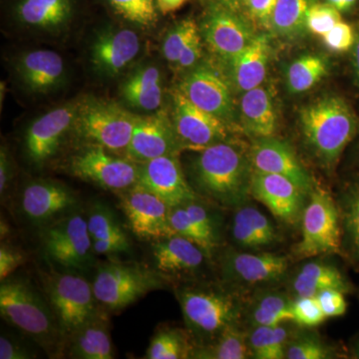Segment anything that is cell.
I'll use <instances>...</instances> for the list:
<instances>
[{
    "instance_id": "cell-40",
    "label": "cell",
    "mask_w": 359,
    "mask_h": 359,
    "mask_svg": "<svg viewBox=\"0 0 359 359\" xmlns=\"http://www.w3.org/2000/svg\"><path fill=\"white\" fill-rule=\"evenodd\" d=\"M123 20L149 27L157 22V6L154 0H106Z\"/></svg>"
},
{
    "instance_id": "cell-41",
    "label": "cell",
    "mask_w": 359,
    "mask_h": 359,
    "mask_svg": "<svg viewBox=\"0 0 359 359\" xmlns=\"http://www.w3.org/2000/svg\"><path fill=\"white\" fill-rule=\"evenodd\" d=\"M87 224L92 241L107 240L126 235L114 214L101 204L92 208L87 218Z\"/></svg>"
},
{
    "instance_id": "cell-15",
    "label": "cell",
    "mask_w": 359,
    "mask_h": 359,
    "mask_svg": "<svg viewBox=\"0 0 359 359\" xmlns=\"http://www.w3.org/2000/svg\"><path fill=\"white\" fill-rule=\"evenodd\" d=\"M249 152L252 169L285 177L309 197L313 192L316 184L287 142L275 136L255 139Z\"/></svg>"
},
{
    "instance_id": "cell-27",
    "label": "cell",
    "mask_w": 359,
    "mask_h": 359,
    "mask_svg": "<svg viewBox=\"0 0 359 359\" xmlns=\"http://www.w3.org/2000/svg\"><path fill=\"white\" fill-rule=\"evenodd\" d=\"M247 204V203H245ZM238 207L231 222V237L241 249L263 250L278 241L275 224L257 208L250 205Z\"/></svg>"
},
{
    "instance_id": "cell-14",
    "label": "cell",
    "mask_w": 359,
    "mask_h": 359,
    "mask_svg": "<svg viewBox=\"0 0 359 359\" xmlns=\"http://www.w3.org/2000/svg\"><path fill=\"white\" fill-rule=\"evenodd\" d=\"M44 248L55 263L68 269H83L93 252L87 219L73 214L52 224L45 233Z\"/></svg>"
},
{
    "instance_id": "cell-19",
    "label": "cell",
    "mask_w": 359,
    "mask_h": 359,
    "mask_svg": "<svg viewBox=\"0 0 359 359\" xmlns=\"http://www.w3.org/2000/svg\"><path fill=\"white\" fill-rule=\"evenodd\" d=\"M182 147L173 123L165 113L137 116L136 124L126 154L135 163L148 162L166 155H176Z\"/></svg>"
},
{
    "instance_id": "cell-20",
    "label": "cell",
    "mask_w": 359,
    "mask_h": 359,
    "mask_svg": "<svg viewBox=\"0 0 359 359\" xmlns=\"http://www.w3.org/2000/svg\"><path fill=\"white\" fill-rule=\"evenodd\" d=\"M140 50V39L133 30L110 28L96 35L90 48V60L97 73L115 77L133 62Z\"/></svg>"
},
{
    "instance_id": "cell-33",
    "label": "cell",
    "mask_w": 359,
    "mask_h": 359,
    "mask_svg": "<svg viewBox=\"0 0 359 359\" xmlns=\"http://www.w3.org/2000/svg\"><path fill=\"white\" fill-rule=\"evenodd\" d=\"M311 0H278L269 30L278 39L292 41L304 36Z\"/></svg>"
},
{
    "instance_id": "cell-38",
    "label": "cell",
    "mask_w": 359,
    "mask_h": 359,
    "mask_svg": "<svg viewBox=\"0 0 359 359\" xmlns=\"http://www.w3.org/2000/svg\"><path fill=\"white\" fill-rule=\"evenodd\" d=\"M185 335L178 330H163L151 340L146 358L149 359H183L192 355Z\"/></svg>"
},
{
    "instance_id": "cell-57",
    "label": "cell",
    "mask_w": 359,
    "mask_h": 359,
    "mask_svg": "<svg viewBox=\"0 0 359 359\" xmlns=\"http://www.w3.org/2000/svg\"><path fill=\"white\" fill-rule=\"evenodd\" d=\"M351 358L359 359V334L354 337L351 346Z\"/></svg>"
},
{
    "instance_id": "cell-3",
    "label": "cell",
    "mask_w": 359,
    "mask_h": 359,
    "mask_svg": "<svg viewBox=\"0 0 359 359\" xmlns=\"http://www.w3.org/2000/svg\"><path fill=\"white\" fill-rule=\"evenodd\" d=\"M178 299L187 327L205 344L240 325L244 314L242 301L226 290L188 287L180 290Z\"/></svg>"
},
{
    "instance_id": "cell-34",
    "label": "cell",
    "mask_w": 359,
    "mask_h": 359,
    "mask_svg": "<svg viewBox=\"0 0 359 359\" xmlns=\"http://www.w3.org/2000/svg\"><path fill=\"white\" fill-rule=\"evenodd\" d=\"M72 337L71 354L80 359H112L115 358L112 340L107 327L97 318L90 320Z\"/></svg>"
},
{
    "instance_id": "cell-53",
    "label": "cell",
    "mask_w": 359,
    "mask_h": 359,
    "mask_svg": "<svg viewBox=\"0 0 359 359\" xmlns=\"http://www.w3.org/2000/svg\"><path fill=\"white\" fill-rule=\"evenodd\" d=\"M92 244H93V252L98 255L122 254L130 249V243L127 235L107 238V240L92 241Z\"/></svg>"
},
{
    "instance_id": "cell-60",
    "label": "cell",
    "mask_w": 359,
    "mask_h": 359,
    "mask_svg": "<svg viewBox=\"0 0 359 359\" xmlns=\"http://www.w3.org/2000/svg\"><path fill=\"white\" fill-rule=\"evenodd\" d=\"M356 0H344V11H348L355 4Z\"/></svg>"
},
{
    "instance_id": "cell-4",
    "label": "cell",
    "mask_w": 359,
    "mask_h": 359,
    "mask_svg": "<svg viewBox=\"0 0 359 359\" xmlns=\"http://www.w3.org/2000/svg\"><path fill=\"white\" fill-rule=\"evenodd\" d=\"M0 313L7 323L47 349L53 348L61 332L57 318L34 290L20 280H2Z\"/></svg>"
},
{
    "instance_id": "cell-42",
    "label": "cell",
    "mask_w": 359,
    "mask_h": 359,
    "mask_svg": "<svg viewBox=\"0 0 359 359\" xmlns=\"http://www.w3.org/2000/svg\"><path fill=\"white\" fill-rule=\"evenodd\" d=\"M170 224L176 235L189 238L192 242L200 245L205 250L207 256H210L212 250L208 243L207 238L203 235L202 231L198 228L194 219L191 218L189 212H187L185 205H178V207L171 208L170 209Z\"/></svg>"
},
{
    "instance_id": "cell-43",
    "label": "cell",
    "mask_w": 359,
    "mask_h": 359,
    "mask_svg": "<svg viewBox=\"0 0 359 359\" xmlns=\"http://www.w3.org/2000/svg\"><path fill=\"white\" fill-rule=\"evenodd\" d=\"M341 20L339 9L330 4H311L306 15V29L323 37Z\"/></svg>"
},
{
    "instance_id": "cell-16",
    "label": "cell",
    "mask_w": 359,
    "mask_h": 359,
    "mask_svg": "<svg viewBox=\"0 0 359 359\" xmlns=\"http://www.w3.org/2000/svg\"><path fill=\"white\" fill-rule=\"evenodd\" d=\"M122 208L137 237L159 241L176 235L170 224V209L155 194L135 185L123 197Z\"/></svg>"
},
{
    "instance_id": "cell-18",
    "label": "cell",
    "mask_w": 359,
    "mask_h": 359,
    "mask_svg": "<svg viewBox=\"0 0 359 359\" xmlns=\"http://www.w3.org/2000/svg\"><path fill=\"white\" fill-rule=\"evenodd\" d=\"M136 185L150 191L170 208L197 200V194L189 185L176 155H166L143 163Z\"/></svg>"
},
{
    "instance_id": "cell-46",
    "label": "cell",
    "mask_w": 359,
    "mask_h": 359,
    "mask_svg": "<svg viewBox=\"0 0 359 359\" xmlns=\"http://www.w3.org/2000/svg\"><path fill=\"white\" fill-rule=\"evenodd\" d=\"M323 43L328 49L335 52L349 50L355 42L353 27L344 21H339L337 25L323 36Z\"/></svg>"
},
{
    "instance_id": "cell-47",
    "label": "cell",
    "mask_w": 359,
    "mask_h": 359,
    "mask_svg": "<svg viewBox=\"0 0 359 359\" xmlns=\"http://www.w3.org/2000/svg\"><path fill=\"white\" fill-rule=\"evenodd\" d=\"M278 0H244L243 13L254 25L269 30Z\"/></svg>"
},
{
    "instance_id": "cell-5",
    "label": "cell",
    "mask_w": 359,
    "mask_h": 359,
    "mask_svg": "<svg viewBox=\"0 0 359 359\" xmlns=\"http://www.w3.org/2000/svg\"><path fill=\"white\" fill-rule=\"evenodd\" d=\"M297 259L341 255V218L337 201L321 187H314L302 217V240L295 245Z\"/></svg>"
},
{
    "instance_id": "cell-24",
    "label": "cell",
    "mask_w": 359,
    "mask_h": 359,
    "mask_svg": "<svg viewBox=\"0 0 359 359\" xmlns=\"http://www.w3.org/2000/svg\"><path fill=\"white\" fill-rule=\"evenodd\" d=\"M76 0H15L13 15L21 25L39 32H59L74 15Z\"/></svg>"
},
{
    "instance_id": "cell-29",
    "label": "cell",
    "mask_w": 359,
    "mask_h": 359,
    "mask_svg": "<svg viewBox=\"0 0 359 359\" xmlns=\"http://www.w3.org/2000/svg\"><path fill=\"white\" fill-rule=\"evenodd\" d=\"M157 269L167 273H190L202 266L207 256L205 250L182 236L157 241L153 247Z\"/></svg>"
},
{
    "instance_id": "cell-22",
    "label": "cell",
    "mask_w": 359,
    "mask_h": 359,
    "mask_svg": "<svg viewBox=\"0 0 359 359\" xmlns=\"http://www.w3.org/2000/svg\"><path fill=\"white\" fill-rule=\"evenodd\" d=\"M76 204V197L68 187L46 180L28 184L21 197V209L35 224L46 223Z\"/></svg>"
},
{
    "instance_id": "cell-45",
    "label": "cell",
    "mask_w": 359,
    "mask_h": 359,
    "mask_svg": "<svg viewBox=\"0 0 359 359\" xmlns=\"http://www.w3.org/2000/svg\"><path fill=\"white\" fill-rule=\"evenodd\" d=\"M184 205L191 218L194 219L203 235L207 238L211 249L214 250L215 248L218 245V231H217L216 224L210 212L204 205L199 204L197 200L187 203Z\"/></svg>"
},
{
    "instance_id": "cell-8",
    "label": "cell",
    "mask_w": 359,
    "mask_h": 359,
    "mask_svg": "<svg viewBox=\"0 0 359 359\" xmlns=\"http://www.w3.org/2000/svg\"><path fill=\"white\" fill-rule=\"evenodd\" d=\"M252 25L242 11L210 4L200 32L209 50L224 65H230L256 37Z\"/></svg>"
},
{
    "instance_id": "cell-6",
    "label": "cell",
    "mask_w": 359,
    "mask_h": 359,
    "mask_svg": "<svg viewBox=\"0 0 359 359\" xmlns=\"http://www.w3.org/2000/svg\"><path fill=\"white\" fill-rule=\"evenodd\" d=\"M136 120V115L117 104L91 97L78 102L73 128L92 145L102 146L110 152H126Z\"/></svg>"
},
{
    "instance_id": "cell-37",
    "label": "cell",
    "mask_w": 359,
    "mask_h": 359,
    "mask_svg": "<svg viewBox=\"0 0 359 359\" xmlns=\"http://www.w3.org/2000/svg\"><path fill=\"white\" fill-rule=\"evenodd\" d=\"M344 355L337 347L323 341L313 332H295L285 351L287 359H328Z\"/></svg>"
},
{
    "instance_id": "cell-10",
    "label": "cell",
    "mask_w": 359,
    "mask_h": 359,
    "mask_svg": "<svg viewBox=\"0 0 359 359\" xmlns=\"http://www.w3.org/2000/svg\"><path fill=\"white\" fill-rule=\"evenodd\" d=\"M289 259L273 252L226 250L221 257V275L226 283L238 289H264L285 280Z\"/></svg>"
},
{
    "instance_id": "cell-35",
    "label": "cell",
    "mask_w": 359,
    "mask_h": 359,
    "mask_svg": "<svg viewBox=\"0 0 359 359\" xmlns=\"http://www.w3.org/2000/svg\"><path fill=\"white\" fill-rule=\"evenodd\" d=\"M249 330L240 325L229 327L209 344L192 351V358L203 359L252 358L249 346Z\"/></svg>"
},
{
    "instance_id": "cell-9",
    "label": "cell",
    "mask_w": 359,
    "mask_h": 359,
    "mask_svg": "<svg viewBox=\"0 0 359 359\" xmlns=\"http://www.w3.org/2000/svg\"><path fill=\"white\" fill-rule=\"evenodd\" d=\"M47 295L62 334L71 337L97 316L93 287L81 276H53L47 283Z\"/></svg>"
},
{
    "instance_id": "cell-12",
    "label": "cell",
    "mask_w": 359,
    "mask_h": 359,
    "mask_svg": "<svg viewBox=\"0 0 359 359\" xmlns=\"http://www.w3.org/2000/svg\"><path fill=\"white\" fill-rule=\"evenodd\" d=\"M109 152L102 146H90L72 158L71 173L107 190L121 191L136 185L140 166L129 158L123 159Z\"/></svg>"
},
{
    "instance_id": "cell-23",
    "label": "cell",
    "mask_w": 359,
    "mask_h": 359,
    "mask_svg": "<svg viewBox=\"0 0 359 359\" xmlns=\"http://www.w3.org/2000/svg\"><path fill=\"white\" fill-rule=\"evenodd\" d=\"M327 290H339L346 294H353L354 290L346 273L330 262H306L294 271L290 280V292L294 299L316 297Z\"/></svg>"
},
{
    "instance_id": "cell-48",
    "label": "cell",
    "mask_w": 359,
    "mask_h": 359,
    "mask_svg": "<svg viewBox=\"0 0 359 359\" xmlns=\"http://www.w3.org/2000/svg\"><path fill=\"white\" fill-rule=\"evenodd\" d=\"M327 318H340L347 311L346 294L339 290H327L316 295Z\"/></svg>"
},
{
    "instance_id": "cell-51",
    "label": "cell",
    "mask_w": 359,
    "mask_h": 359,
    "mask_svg": "<svg viewBox=\"0 0 359 359\" xmlns=\"http://www.w3.org/2000/svg\"><path fill=\"white\" fill-rule=\"evenodd\" d=\"M25 262V257L20 250L1 245L0 248V278L6 280L7 276L13 273Z\"/></svg>"
},
{
    "instance_id": "cell-59",
    "label": "cell",
    "mask_w": 359,
    "mask_h": 359,
    "mask_svg": "<svg viewBox=\"0 0 359 359\" xmlns=\"http://www.w3.org/2000/svg\"><path fill=\"white\" fill-rule=\"evenodd\" d=\"M327 4L339 9V11H344V0H327Z\"/></svg>"
},
{
    "instance_id": "cell-7",
    "label": "cell",
    "mask_w": 359,
    "mask_h": 359,
    "mask_svg": "<svg viewBox=\"0 0 359 359\" xmlns=\"http://www.w3.org/2000/svg\"><path fill=\"white\" fill-rule=\"evenodd\" d=\"M162 282L154 271L139 264L109 263L99 266L93 280L97 302L110 311H120L134 304Z\"/></svg>"
},
{
    "instance_id": "cell-26",
    "label": "cell",
    "mask_w": 359,
    "mask_h": 359,
    "mask_svg": "<svg viewBox=\"0 0 359 359\" xmlns=\"http://www.w3.org/2000/svg\"><path fill=\"white\" fill-rule=\"evenodd\" d=\"M16 68L23 83L35 93H46L55 89L62 83L65 76L62 57L51 50L23 54Z\"/></svg>"
},
{
    "instance_id": "cell-30",
    "label": "cell",
    "mask_w": 359,
    "mask_h": 359,
    "mask_svg": "<svg viewBox=\"0 0 359 359\" xmlns=\"http://www.w3.org/2000/svg\"><path fill=\"white\" fill-rule=\"evenodd\" d=\"M294 297L271 287L259 289L247 306L244 314L249 327H276L285 323H294Z\"/></svg>"
},
{
    "instance_id": "cell-58",
    "label": "cell",
    "mask_w": 359,
    "mask_h": 359,
    "mask_svg": "<svg viewBox=\"0 0 359 359\" xmlns=\"http://www.w3.org/2000/svg\"><path fill=\"white\" fill-rule=\"evenodd\" d=\"M353 62L356 77H358L359 81V39L356 42L355 47H354Z\"/></svg>"
},
{
    "instance_id": "cell-25",
    "label": "cell",
    "mask_w": 359,
    "mask_h": 359,
    "mask_svg": "<svg viewBox=\"0 0 359 359\" xmlns=\"http://www.w3.org/2000/svg\"><path fill=\"white\" fill-rule=\"evenodd\" d=\"M271 54L269 35L257 34L252 42L231 61L230 83L238 93H245L263 85Z\"/></svg>"
},
{
    "instance_id": "cell-28",
    "label": "cell",
    "mask_w": 359,
    "mask_h": 359,
    "mask_svg": "<svg viewBox=\"0 0 359 359\" xmlns=\"http://www.w3.org/2000/svg\"><path fill=\"white\" fill-rule=\"evenodd\" d=\"M240 121L243 129L255 139L275 136L278 116L268 87L261 85L242 94Z\"/></svg>"
},
{
    "instance_id": "cell-11",
    "label": "cell",
    "mask_w": 359,
    "mask_h": 359,
    "mask_svg": "<svg viewBox=\"0 0 359 359\" xmlns=\"http://www.w3.org/2000/svg\"><path fill=\"white\" fill-rule=\"evenodd\" d=\"M180 91L201 109L216 116L230 128L237 126L233 87L212 65H200L182 80Z\"/></svg>"
},
{
    "instance_id": "cell-55",
    "label": "cell",
    "mask_w": 359,
    "mask_h": 359,
    "mask_svg": "<svg viewBox=\"0 0 359 359\" xmlns=\"http://www.w3.org/2000/svg\"><path fill=\"white\" fill-rule=\"evenodd\" d=\"M186 1L187 0H157L156 6H157L161 13L166 14L177 11Z\"/></svg>"
},
{
    "instance_id": "cell-2",
    "label": "cell",
    "mask_w": 359,
    "mask_h": 359,
    "mask_svg": "<svg viewBox=\"0 0 359 359\" xmlns=\"http://www.w3.org/2000/svg\"><path fill=\"white\" fill-rule=\"evenodd\" d=\"M304 143L323 166H337L344 149L358 132L355 115L341 97L327 95L299 112Z\"/></svg>"
},
{
    "instance_id": "cell-13",
    "label": "cell",
    "mask_w": 359,
    "mask_h": 359,
    "mask_svg": "<svg viewBox=\"0 0 359 359\" xmlns=\"http://www.w3.org/2000/svg\"><path fill=\"white\" fill-rule=\"evenodd\" d=\"M173 126L182 147L196 151L230 140V127L191 102L179 89L173 94Z\"/></svg>"
},
{
    "instance_id": "cell-44",
    "label": "cell",
    "mask_w": 359,
    "mask_h": 359,
    "mask_svg": "<svg viewBox=\"0 0 359 359\" xmlns=\"http://www.w3.org/2000/svg\"><path fill=\"white\" fill-rule=\"evenodd\" d=\"M292 313L294 323L304 328L318 327L327 320L316 297H295L292 304Z\"/></svg>"
},
{
    "instance_id": "cell-31",
    "label": "cell",
    "mask_w": 359,
    "mask_h": 359,
    "mask_svg": "<svg viewBox=\"0 0 359 359\" xmlns=\"http://www.w3.org/2000/svg\"><path fill=\"white\" fill-rule=\"evenodd\" d=\"M121 94L125 102L142 111H155L162 104L161 73L155 66L139 68L123 83Z\"/></svg>"
},
{
    "instance_id": "cell-52",
    "label": "cell",
    "mask_w": 359,
    "mask_h": 359,
    "mask_svg": "<svg viewBox=\"0 0 359 359\" xmlns=\"http://www.w3.org/2000/svg\"><path fill=\"white\" fill-rule=\"evenodd\" d=\"M35 358L32 351L16 339L0 337V358L1 359H30Z\"/></svg>"
},
{
    "instance_id": "cell-54",
    "label": "cell",
    "mask_w": 359,
    "mask_h": 359,
    "mask_svg": "<svg viewBox=\"0 0 359 359\" xmlns=\"http://www.w3.org/2000/svg\"><path fill=\"white\" fill-rule=\"evenodd\" d=\"M11 178V165L8 153L4 147H1L0 152V193L4 195V191L8 187Z\"/></svg>"
},
{
    "instance_id": "cell-36",
    "label": "cell",
    "mask_w": 359,
    "mask_h": 359,
    "mask_svg": "<svg viewBox=\"0 0 359 359\" xmlns=\"http://www.w3.org/2000/svg\"><path fill=\"white\" fill-rule=\"evenodd\" d=\"M328 72L327 59L318 54H306L290 63L287 71V85L290 93L309 91Z\"/></svg>"
},
{
    "instance_id": "cell-1",
    "label": "cell",
    "mask_w": 359,
    "mask_h": 359,
    "mask_svg": "<svg viewBox=\"0 0 359 359\" xmlns=\"http://www.w3.org/2000/svg\"><path fill=\"white\" fill-rule=\"evenodd\" d=\"M192 174L198 189L226 207L245 204L250 196L252 165L249 149L235 141H224L197 151Z\"/></svg>"
},
{
    "instance_id": "cell-50",
    "label": "cell",
    "mask_w": 359,
    "mask_h": 359,
    "mask_svg": "<svg viewBox=\"0 0 359 359\" xmlns=\"http://www.w3.org/2000/svg\"><path fill=\"white\" fill-rule=\"evenodd\" d=\"M290 323H282L273 327L269 348V359L285 358L287 344L295 332L292 327H290Z\"/></svg>"
},
{
    "instance_id": "cell-56",
    "label": "cell",
    "mask_w": 359,
    "mask_h": 359,
    "mask_svg": "<svg viewBox=\"0 0 359 359\" xmlns=\"http://www.w3.org/2000/svg\"><path fill=\"white\" fill-rule=\"evenodd\" d=\"M210 4H219V6L228 7L233 11H242L244 0H209Z\"/></svg>"
},
{
    "instance_id": "cell-49",
    "label": "cell",
    "mask_w": 359,
    "mask_h": 359,
    "mask_svg": "<svg viewBox=\"0 0 359 359\" xmlns=\"http://www.w3.org/2000/svg\"><path fill=\"white\" fill-rule=\"evenodd\" d=\"M273 327H250L249 346L252 358L269 359V348Z\"/></svg>"
},
{
    "instance_id": "cell-17",
    "label": "cell",
    "mask_w": 359,
    "mask_h": 359,
    "mask_svg": "<svg viewBox=\"0 0 359 359\" xmlns=\"http://www.w3.org/2000/svg\"><path fill=\"white\" fill-rule=\"evenodd\" d=\"M250 192L280 221L289 224L302 221L309 196L285 177L254 170Z\"/></svg>"
},
{
    "instance_id": "cell-21",
    "label": "cell",
    "mask_w": 359,
    "mask_h": 359,
    "mask_svg": "<svg viewBox=\"0 0 359 359\" xmlns=\"http://www.w3.org/2000/svg\"><path fill=\"white\" fill-rule=\"evenodd\" d=\"M78 102L49 111L30 125L25 134V149L32 162L39 164L55 154L68 130L73 128Z\"/></svg>"
},
{
    "instance_id": "cell-39",
    "label": "cell",
    "mask_w": 359,
    "mask_h": 359,
    "mask_svg": "<svg viewBox=\"0 0 359 359\" xmlns=\"http://www.w3.org/2000/svg\"><path fill=\"white\" fill-rule=\"evenodd\" d=\"M198 34H200V27L196 21L191 18L180 21L168 32L163 40L162 52L165 59L173 69L178 63L182 53Z\"/></svg>"
},
{
    "instance_id": "cell-32",
    "label": "cell",
    "mask_w": 359,
    "mask_h": 359,
    "mask_svg": "<svg viewBox=\"0 0 359 359\" xmlns=\"http://www.w3.org/2000/svg\"><path fill=\"white\" fill-rule=\"evenodd\" d=\"M337 201L341 218L344 256L359 264V177L344 187Z\"/></svg>"
}]
</instances>
